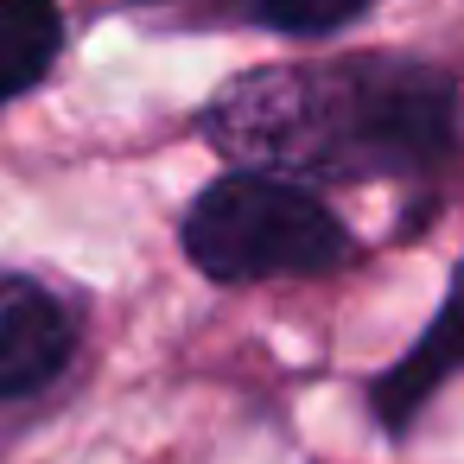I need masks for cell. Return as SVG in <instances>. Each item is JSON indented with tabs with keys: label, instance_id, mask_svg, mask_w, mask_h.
<instances>
[{
	"label": "cell",
	"instance_id": "6da1fadb",
	"mask_svg": "<svg viewBox=\"0 0 464 464\" xmlns=\"http://www.w3.org/2000/svg\"><path fill=\"white\" fill-rule=\"evenodd\" d=\"M204 134L242 172L267 179H413L451 153L458 90L432 64L407 58H337V64H267L236 77L210 109Z\"/></svg>",
	"mask_w": 464,
	"mask_h": 464
},
{
	"label": "cell",
	"instance_id": "7a4b0ae2",
	"mask_svg": "<svg viewBox=\"0 0 464 464\" xmlns=\"http://www.w3.org/2000/svg\"><path fill=\"white\" fill-rule=\"evenodd\" d=\"M185 255L223 280H299V274H331L350 255V229L299 185L267 179V172H229L198 204L185 210Z\"/></svg>",
	"mask_w": 464,
	"mask_h": 464
},
{
	"label": "cell",
	"instance_id": "3957f363",
	"mask_svg": "<svg viewBox=\"0 0 464 464\" xmlns=\"http://www.w3.org/2000/svg\"><path fill=\"white\" fill-rule=\"evenodd\" d=\"M77 324L58 293L26 274H0V401L45 388L71 362Z\"/></svg>",
	"mask_w": 464,
	"mask_h": 464
},
{
	"label": "cell",
	"instance_id": "277c9868",
	"mask_svg": "<svg viewBox=\"0 0 464 464\" xmlns=\"http://www.w3.org/2000/svg\"><path fill=\"white\" fill-rule=\"evenodd\" d=\"M458 369H464V261H458V274H451V286H445V305H439V318L426 324V337L369 388L375 420L401 439V432L413 426V413H420Z\"/></svg>",
	"mask_w": 464,
	"mask_h": 464
},
{
	"label": "cell",
	"instance_id": "5b68a950",
	"mask_svg": "<svg viewBox=\"0 0 464 464\" xmlns=\"http://www.w3.org/2000/svg\"><path fill=\"white\" fill-rule=\"evenodd\" d=\"M64 45L58 0H0V102L33 90Z\"/></svg>",
	"mask_w": 464,
	"mask_h": 464
},
{
	"label": "cell",
	"instance_id": "8992f818",
	"mask_svg": "<svg viewBox=\"0 0 464 464\" xmlns=\"http://www.w3.org/2000/svg\"><path fill=\"white\" fill-rule=\"evenodd\" d=\"M369 0H261V20L280 33H337L350 26Z\"/></svg>",
	"mask_w": 464,
	"mask_h": 464
}]
</instances>
